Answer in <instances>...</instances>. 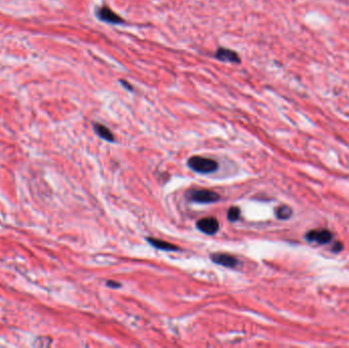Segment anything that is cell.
<instances>
[{"mask_svg": "<svg viewBox=\"0 0 349 348\" xmlns=\"http://www.w3.org/2000/svg\"><path fill=\"white\" fill-rule=\"evenodd\" d=\"M187 197L197 203H213L220 200L221 196L211 190L206 189H197V190H191L188 192Z\"/></svg>", "mask_w": 349, "mask_h": 348, "instance_id": "2", "label": "cell"}, {"mask_svg": "<svg viewBox=\"0 0 349 348\" xmlns=\"http://www.w3.org/2000/svg\"><path fill=\"white\" fill-rule=\"evenodd\" d=\"M216 58L222 62L236 63V64L240 63V59L238 55L235 51L231 49H227V48H220L216 53Z\"/></svg>", "mask_w": 349, "mask_h": 348, "instance_id": "7", "label": "cell"}, {"mask_svg": "<svg viewBox=\"0 0 349 348\" xmlns=\"http://www.w3.org/2000/svg\"><path fill=\"white\" fill-rule=\"evenodd\" d=\"M147 241L155 248H158V249H162V250H167V251H176V250H179V247L170 243V242H167V241H164V240H160V239H155V238H150L148 237L147 238Z\"/></svg>", "mask_w": 349, "mask_h": 348, "instance_id": "8", "label": "cell"}, {"mask_svg": "<svg viewBox=\"0 0 349 348\" xmlns=\"http://www.w3.org/2000/svg\"><path fill=\"white\" fill-rule=\"evenodd\" d=\"M240 208L237 207V206H232L230 207V209L228 210V219L229 221L231 222H236L239 220V217H240Z\"/></svg>", "mask_w": 349, "mask_h": 348, "instance_id": "11", "label": "cell"}, {"mask_svg": "<svg viewBox=\"0 0 349 348\" xmlns=\"http://www.w3.org/2000/svg\"><path fill=\"white\" fill-rule=\"evenodd\" d=\"M196 226L202 233L207 235H213L220 229V224L214 218H203L197 222Z\"/></svg>", "mask_w": 349, "mask_h": 348, "instance_id": "4", "label": "cell"}, {"mask_svg": "<svg viewBox=\"0 0 349 348\" xmlns=\"http://www.w3.org/2000/svg\"><path fill=\"white\" fill-rule=\"evenodd\" d=\"M122 84L124 85V87H127L129 90H132V87L128 84V82H125V81H122Z\"/></svg>", "mask_w": 349, "mask_h": 348, "instance_id": "14", "label": "cell"}, {"mask_svg": "<svg viewBox=\"0 0 349 348\" xmlns=\"http://www.w3.org/2000/svg\"><path fill=\"white\" fill-rule=\"evenodd\" d=\"M305 238L308 242H316L318 244H326L332 241L333 235L329 230H312L306 233Z\"/></svg>", "mask_w": 349, "mask_h": 348, "instance_id": "3", "label": "cell"}, {"mask_svg": "<svg viewBox=\"0 0 349 348\" xmlns=\"http://www.w3.org/2000/svg\"><path fill=\"white\" fill-rule=\"evenodd\" d=\"M97 17L99 20H101L105 23L114 24V25H119V24L124 23V20L109 8L99 9L97 12Z\"/></svg>", "mask_w": 349, "mask_h": 348, "instance_id": "5", "label": "cell"}, {"mask_svg": "<svg viewBox=\"0 0 349 348\" xmlns=\"http://www.w3.org/2000/svg\"><path fill=\"white\" fill-rule=\"evenodd\" d=\"M188 167L199 174H210L218 170L219 164L214 159L202 156H192L188 159Z\"/></svg>", "mask_w": 349, "mask_h": 348, "instance_id": "1", "label": "cell"}, {"mask_svg": "<svg viewBox=\"0 0 349 348\" xmlns=\"http://www.w3.org/2000/svg\"><path fill=\"white\" fill-rule=\"evenodd\" d=\"M342 248H343V245H342L340 242H337V243H336V245L333 247V251H335V252H339L340 250H342Z\"/></svg>", "mask_w": 349, "mask_h": 348, "instance_id": "13", "label": "cell"}, {"mask_svg": "<svg viewBox=\"0 0 349 348\" xmlns=\"http://www.w3.org/2000/svg\"><path fill=\"white\" fill-rule=\"evenodd\" d=\"M210 258L213 262L226 267H235L239 262L235 256L228 253H213Z\"/></svg>", "mask_w": 349, "mask_h": 348, "instance_id": "6", "label": "cell"}, {"mask_svg": "<svg viewBox=\"0 0 349 348\" xmlns=\"http://www.w3.org/2000/svg\"><path fill=\"white\" fill-rule=\"evenodd\" d=\"M108 286L113 287V288H119V287H121V284L118 282H114V281H108Z\"/></svg>", "mask_w": 349, "mask_h": 348, "instance_id": "12", "label": "cell"}, {"mask_svg": "<svg viewBox=\"0 0 349 348\" xmlns=\"http://www.w3.org/2000/svg\"><path fill=\"white\" fill-rule=\"evenodd\" d=\"M292 213H293V211H292L291 207H289L287 205L279 206L276 209V216L280 220H287V219H289L292 216Z\"/></svg>", "mask_w": 349, "mask_h": 348, "instance_id": "10", "label": "cell"}, {"mask_svg": "<svg viewBox=\"0 0 349 348\" xmlns=\"http://www.w3.org/2000/svg\"><path fill=\"white\" fill-rule=\"evenodd\" d=\"M94 131L95 133L102 139L109 141V142H114L115 141V136L112 133V131L105 127L104 125L101 124H94Z\"/></svg>", "mask_w": 349, "mask_h": 348, "instance_id": "9", "label": "cell"}]
</instances>
